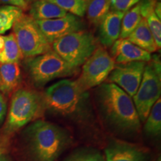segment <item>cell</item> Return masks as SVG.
<instances>
[{"instance_id":"cell-1","label":"cell","mask_w":161,"mask_h":161,"mask_svg":"<svg viewBox=\"0 0 161 161\" xmlns=\"http://www.w3.org/2000/svg\"><path fill=\"white\" fill-rule=\"evenodd\" d=\"M100 109L113 126L126 132L140 130L141 121L132 98L112 83L101 84L97 90Z\"/></svg>"},{"instance_id":"cell-2","label":"cell","mask_w":161,"mask_h":161,"mask_svg":"<svg viewBox=\"0 0 161 161\" xmlns=\"http://www.w3.org/2000/svg\"><path fill=\"white\" fill-rule=\"evenodd\" d=\"M27 136L36 161H55L69 142V136L63 128L43 120L30 125Z\"/></svg>"},{"instance_id":"cell-3","label":"cell","mask_w":161,"mask_h":161,"mask_svg":"<svg viewBox=\"0 0 161 161\" xmlns=\"http://www.w3.org/2000/svg\"><path fill=\"white\" fill-rule=\"evenodd\" d=\"M85 95L86 92L80 87L76 80L63 79L46 90L43 104L55 114L70 116L80 108Z\"/></svg>"},{"instance_id":"cell-4","label":"cell","mask_w":161,"mask_h":161,"mask_svg":"<svg viewBox=\"0 0 161 161\" xmlns=\"http://www.w3.org/2000/svg\"><path fill=\"white\" fill-rule=\"evenodd\" d=\"M160 59L154 56L146 64L142 74V80L133 102L140 121L145 122L150 110L159 98L161 93V76Z\"/></svg>"},{"instance_id":"cell-5","label":"cell","mask_w":161,"mask_h":161,"mask_svg":"<svg viewBox=\"0 0 161 161\" xmlns=\"http://www.w3.org/2000/svg\"><path fill=\"white\" fill-rule=\"evenodd\" d=\"M52 48L69 65L78 69L97 47L93 36L90 32L81 30L55 40L52 43Z\"/></svg>"},{"instance_id":"cell-6","label":"cell","mask_w":161,"mask_h":161,"mask_svg":"<svg viewBox=\"0 0 161 161\" xmlns=\"http://www.w3.org/2000/svg\"><path fill=\"white\" fill-rule=\"evenodd\" d=\"M43 104V98L37 92L25 89L17 90L11 98L5 131L14 133L31 122Z\"/></svg>"},{"instance_id":"cell-7","label":"cell","mask_w":161,"mask_h":161,"mask_svg":"<svg viewBox=\"0 0 161 161\" xmlns=\"http://www.w3.org/2000/svg\"><path fill=\"white\" fill-rule=\"evenodd\" d=\"M27 64L29 75L38 86H43L56 78L72 75L77 71L53 50L31 58Z\"/></svg>"},{"instance_id":"cell-8","label":"cell","mask_w":161,"mask_h":161,"mask_svg":"<svg viewBox=\"0 0 161 161\" xmlns=\"http://www.w3.org/2000/svg\"><path fill=\"white\" fill-rule=\"evenodd\" d=\"M13 30L23 58H31L52 50L51 43L30 16H22L14 23Z\"/></svg>"},{"instance_id":"cell-9","label":"cell","mask_w":161,"mask_h":161,"mask_svg":"<svg viewBox=\"0 0 161 161\" xmlns=\"http://www.w3.org/2000/svg\"><path fill=\"white\" fill-rule=\"evenodd\" d=\"M116 65L109 53L103 47L96 48L92 55L82 65L81 72L76 80L84 91L104 83Z\"/></svg>"},{"instance_id":"cell-10","label":"cell","mask_w":161,"mask_h":161,"mask_svg":"<svg viewBox=\"0 0 161 161\" xmlns=\"http://www.w3.org/2000/svg\"><path fill=\"white\" fill-rule=\"evenodd\" d=\"M146 64L142 61L116 64L106 80L116 84L132 98L140 86Z\"/></svg>"},{"instance_id":"cell-11","label":"cell","mask_w":161,"mask_h":161,"mask_svg":"<svg viewBox=\"0 0 161 161\" xmlns=\"http://www.w3.org/2000/svg\"><path fill=\"white\" fill-rule=\"evenodd\" d=\"M35 21L51 44L69 34L82 30V23L80 18L69 13L56 19Z\"/></svg>"},{"instance_id":"cell-12","label":"cell","mask_w":161,"mask_h":161,"mask_svg":"<svg viewBox=\"0 0 161 161\" xmlns=\"http://www.w3.org/2000/svg\"><path fill=\"white\" fill-rule=\"evenodd\" d=\"M104 153L106 161H149L146 151L122 141H113Z\"/></svg>"},{"instance_id":"cell-13","label":"cell","mask_w":161,"mask_h":161,"mask_svg":"<svg viewBox=\"0 0 161 161\" xmlns=\"http://www.w3.org/2000/svg\"><path fill=\"white\" fill-rule=\"evenodd\" d=\"M111 57L116 64H126L134 61L148 62L152 55L127 39H118L111 46Z\"/></svg>"},{"instance_id":"cell-14","label":"cell","mask_w":161,"mask_h":161,"mask_svg":"<svg viewBox=\"0 0 161 161\" xmlns=\"http://www.w3.org/2000/svg\"><path fill=\"white\" fill-rule=\"evenodd\" d=\"M123 12L110 10L98 24V40L105 47H111L119 38Z\"/></svg>"},{"instance_id":"cell-15","label":"cell","mask_w":161,"mask_h":161,"mask_svg":"<svg viewBox=\"0 0 161 161\" xmlns=\"http://www.w3.org/2000/svg\"><path fill=\"white\" fill-rule=\"evenodd\" d=\"M21 82V69L17 63L0 64V91L10 94Z\"/></svg>"},{"instance_id":"cell-16","label":"cell","mask_w":161,"mask_h":161,"mask_svg":"<svg viewBox=\"0 0 161 161\" xmlns=\"http://www.w3.org/2000/svg\"><path fill=\"white\" fill-rule=\"evenodd\" d=\"M127 40L150 54L157 52L158 49L146 18H142L140 23L130 33Z\"/></svg>"},{"instance_id":"cell-17","label":"cell","mask_w":161,"mask_h":161,"mask_svg":"<svg viewBox=\"0 0 161 161\" xmlns=\"http://www.w3.org/2000/svg\"><path fill=\"white\" fill-rule=\"evenodd\" d=\"M66 12L47 0H36L31 4L29 14L35 20H47L64 17Z\"/></svg>"},{"instance_id":"cell-18","label":"cell","mask_w":161,"mask_h":161,"mask_svg":"<svg viewBox=\"0 0 161 161\" xmlns=\"http://www.w3.org/2000/svg\"><path fill=\"white\" fill-rule=\"evenodd\" d=\"M4 48L0 52V64L19 63L23 55L14 34L4 36Z\"/></svg>"},{"instance_id":"cell-19","label":"cell","mask_w":161,"mask_h":161,"mask_svg":"<svg viewBox=\"0 0 161 161\" xmlns=\"http://www.w3.org/2000/svg\"><path fill=\"white\" fill-rule=\"evenodd\" d=\"M110 11V0H89L86 14L92 24L98 25Z\"/></svg>"},{"instance_id":"cell-20","label":"cell","mask_w":161,"mask_h":161,"mask_svg":"<svg viewBox=\"0 0 161 161\" xmlns=\"http://www.w3.org/2000/svg\"><path fill=\"white\" fill-rule=\"evenodd\" d=\"M139 3L125 13L121 23V31L119 39H127L136 29L142 19Z\"/></svg>"},{"instance_id":"cell-21","label":"cell","mask_w":161,"mask_h":161,"mask_svg":"<svg viewBox=\"0 0 161 161\" xmlns=\"http://www.w3.org/2000/svg\"><path fill=\"white\" fill-rule=\"evenodd\" d=\"M23 10L17 7L4 5L0 7V35L9 31L22 16Z\"/></svg>"},{"instance_id":"cell-22","label":"cell","mask_w":161,"mask_h":161,"mask_svg":"<svg viewBox=\"0 0 161 161\" xmlns=\"http://www.w3.org/2000/svg\"><path fill=\"white\" fill-rule=\"evenodd\" d=\"M144 130L148 135L159 136L161 132V100L157 101L145 121Z\"/></svg>"},{"instance_id":"cell-23","label":"cell","mask_w":161,"mask_h":161,"mask_svg":"<svg viewBox=\"0 0 161 161\" xmlns=\"http://www.w3.org/2000/svg\"><path fill=\"white\" fill-rule=\"evenodd\" d=\"M55 4L58 7L65 11L66 13L83 17L86 14L89 0H47Z\"/></svg>"},{"instance_id":"cell-24","label":"cell","mask_w":161,"mask_h":161,"mask_svg":"<svg viewBox=\"0 0 161 161\" xmlns=\"http://www.w3.org/2000/svg\"><path fill=\"white\" fill-rule=\"evenodd\" d=\"M65 161H106L99 152L93 149H84L72 154Z\"/></svg>"},{"instance_id":"cell-25","label":"cell","mask_w":161,"mask_h":161,"mask_svg":"<svg viewBox=\"0 0 161 161\" xmlns=\"http://www.w3.org/2000/svg\"><path fill=\"white\" fill-rule=\"evenodd\" d=\"M146 19L155 41L157 47L160 49L161 47V19H159L154 11L148 14Z\"/></svg>"},{"instance_id":"cell-26","label":"cell","mask_w":161,"mask_h":161,"mask_svg":"<svg viewBox=\"0 0 161 161\" xmlns=\"http://www.w3.org/2000/svg\"><path fill=\"white\" fill-rule=\"evenodd\" d=\"M139 2L140 0H110V9L125 13Z\"/></svg>"},{"instance_id":"cell-27","label":"cell","mask_w":161,"mask_h":161,"mask_svg":"<svg viewBox=\"0 0 161 161\" xmlns=\"http://www.w3.org/2000/svg\"><path fill=\"white\" fill-rule=\"evenodd\" d=\"M0 3L17 7L23 11H26L29 8V3L25 0H0Z\"/></svg>"},{"instance_id":"cell-28","label":"cell","mask_w":161,"mask_h":161,"mask_svg":"<svg viewBox=\"0 0 161 161\" xmlns=\"http://www.w3.org/2000/svg\"><path fill=\"white\" fill-rule=\"evenodd\" d=\"M0 161H11L8 144L1 136H0Z\"/></svg>"},{"instance_id":"cell-29","label":"cell","mask_w":161,"mask_h":161,"mask_svg":"<svg viewBox=\"0 0 161 161\" xmlns=\"http://www.w3.org/2000/svg\"><path fill=\"white\" fill-rule=\"evenodd\" d=\"M6 109H7V105H6V102L3 96L0 95V122L3 119L4 116L5 115Z\"/></svg>"},{"instance_id":"cell-30","label":"cell","mask_w":161,"mask_h":161,"mask_svg":"<svg viewBox=\"0 0 161 161\" xmlns=\"http://www.w3.org/2000/svg\"><path fill=\"white\" fill-rule=\"evenodd\" d=\"M154 12L158 16L159 19H161V3L160 2H157L154 7Z\"/></svg>"},{"instance_id":"cell-31","label":"cell","mask_w":161,"mask_h":161,"mask_svg":"<svg viewBox=\"0 0 161 161\" xmlns=\"http://www.w3.org/2000/svg\"><path fill=\"white\" fill-rule=\"evenodd\" d=\"M4 36L0 35V52L3 51L4 48Z\"/></svg>"},{"instance_id":"cell-32","label":"cell","mask_w":161,"mask_h":161,"mask_svg":"<svg viewBox=\"0 0 161 161\" xmlns=\"http://www.w3.org/2000/svg\"><path fill=\"white\" fill-rule=\"evenodd\" d=\"M26 2H27L28 3H32V2L34 1V0H25Z\"/></svg>"},{"instance_id":"cell-33","label":"cell","mask_w":161,"mask_h":161,"mask_svg":"<svg viewBox=\"0 0 161 161\" xmlns=\"http://www.w3.org/2000/svg\"><path fill=\"white\" fill-rule=\"evenodd\" d=\"M154 1H155V2H160V0H154Z\"/></svg>"},{"instance_id":"cell-34","label":"cell","mask_w":161,"mask_h":161,"mask_svg":"<svg viewBox=\"0 0 161 161\" xmlns=\"http://www.w3.org/2000/svg\"><path fill=\"white\" fill-rule=\"evenodd\" d=\"M157 161H160V158H159V159H158V160H157Z\"/></svg>"},{"instance_id":"cell-35","label":"cell","mask_w":161,"mask_h":161,"mask_svg":"<svg viewBox=\"0 0 161 161\" xmlns=\"http://www.w3.org/2000/svg\"></svg>"}]
</instances>
